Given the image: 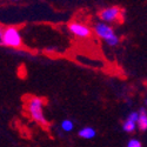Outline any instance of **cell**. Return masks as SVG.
<instances>
[{"mask_svg": "<svg viewBox=\"0 0 147 147\" xmlns=\"http://www.w3.org/2000/svg\"><path fill=\"white\" fill-rule=\"evenodd\" d=\"M68 31L73 35L80 39H87L92 34V30L90 26L85 25V24L78 22V21H72L68 24Z\"/></svg>", "mask_w": 147, "mask_h": 147, "instance_id": "5b68a950", "label": "cell"}, {"mask_svg": "<svg viewBox=\"0 0 147 147\" xmlns=\"http://www.w3.org/2000/svg\"><path fill=\"white\" fill-rule=\"evenodd\" d=\"M99 18H100V21L109 25V24H112V22H117V21L122 20V11L118 6L106 7V8L100 11Z\"/></svg>", "mask_w": 147, "mask_h": 147, "instance_id": "277c9868", "label": "cell"}, {"mask_svg": "<svg viewBox=\"0 0 147 147\" xmlns=\"http://www.w3.org/2000/svg\"><path fill=\"white\" fill-rule=\"evenodd\" d=\"M127 147H142V144H141V141H140L139 139H137V138H132V139L128 140V142H127Z\"/></svg>", "mask_w": 147, "mask_h": 147, "instance_id": "30bf717a", "label": "cell"}, {"mask_svg": "<svg viewBox=\"0 0 147 147\" xmlns=\"http://www.w3.org/2000/svg\"><path fill=\"white\" fill-rule=\"evenodd\" d=\"M60 127L64 132L69 133V132H72L73 129H74V122H73L71 119H64L63 121H61Z\"/></svg>", "mask_w": 147, "mask_h": 147, "instance_id": "9c48e42d", "label": "cell"}, {"mask_svg": "<svg viewBox=\"0 0 147 147\" xmlns=\"http://www.w3.org/2000/svg\"><path fill=\"white\" fill-rule=\"evenodd\" d=\"M93 31L95 33V35L98 38H100L101 40H104L108 46H117L119 42H120V38L119 35L115 33L114 28L108 25V24H105L102 21H99L96 22L94 27H93Z\"/></svg>", "mask_w": 147, "mask_h": 147, "instance_id": "7a4b0ae2", "label": "cell"}, {"mask_svg": "<svg viewBox=\"0 0 147 147\" xmlns=\"http://www.w3.org/2000/svg\"><path fill=\"white\" fill-rule=\"evenodd\" d=\"M3 32H4V27L0 26V45H3Z\"/></svg>", "mask_w": 147, "mask_h": 147, "instance_id": "8fae6325", "label": "cell"}, {"mask_svg": "<svg viewBox=\"0 0 147 147\" xmlns=\"http://www.w3.org/2000/svg\"><path fill=\"white\" fill-rule=\"evenodd\" d=\"M138 112L132 111L122 122V131L126 133H133L138 128Z\"/></svg>", "mask_w": 147, "mask_h": 147, "instance_id": "8992f818", "label": "cell"}, {"mask_svg": "<svg viewBox=\"0 0 147 147\" xmlns=\"http://www.w3.org/2000/svg\"><path fill=\"white\" fill-rule=\"evenodd\" d=\"M3 45L11 48H19L22 46V36L20 31L14 27H4L3 32Z\"/></svg>", "mask_w": 147, "mask_h": 147, "instance_id": "3957f363", "label": "cell"}, {"mask_svg": "<svg viewBox=\"0 0 147 147\" xmlns=\"http://www.w3.org/2000/svg\"><path fill=\"white\" fill-rule=\"evenodd\" d=\"M9 1H19V0H9Z\"/></svg>", "mask_w": 147, "mask_h": 147, "instance_id": "7c38bea8", "label": "cell"}, {"mask_svg": "<svg viewBox=\"0 0 147 147\" xmlns=\"http://www.w3.org/2000/svg\"><path fill=\"white\" fill-rule=\"evenodd\" d=\"M44 105L45 101L40 96H30V99L27 100V111L31 115V118L38 122L39 125L47 127L48 121L44 114Z\"/></svg>", "mask_w": 147, "mask_h": 147, "instance_id": "6da1fadb", "label": "cell"}, {"mask_svg": "<svg viewBox=\"0 0 147 147\" xmlns=\"http://www.w3.org/2000/svg\"><path fill=\"white\" fill-rule=\"evenodd\" d=\"M138 128L140 131H146L147 129V111L146 108L142 107L140 111H138Z\"/></svg>", "mask_w": 147, "mask_h": 147, "instance_id": "ba28073f", "label": "cell"}, {"mask_svg": "<svg viewBox=\"0 0 147 147\" xmlns=\"http://www.w3.org/2000/svg\"><path fill=\"white\" fill-rule=\"evenodd\" d=\"M78 136L82 139H86V140H91V139H94L95 136H96V131L91 127V126H85L82 128L79 129L78 132Z\"/></svg>", "mask_w": 147, "mask_h": 147, "instance_id": "52a82bcc", "label": "cell"}]
</instances>
